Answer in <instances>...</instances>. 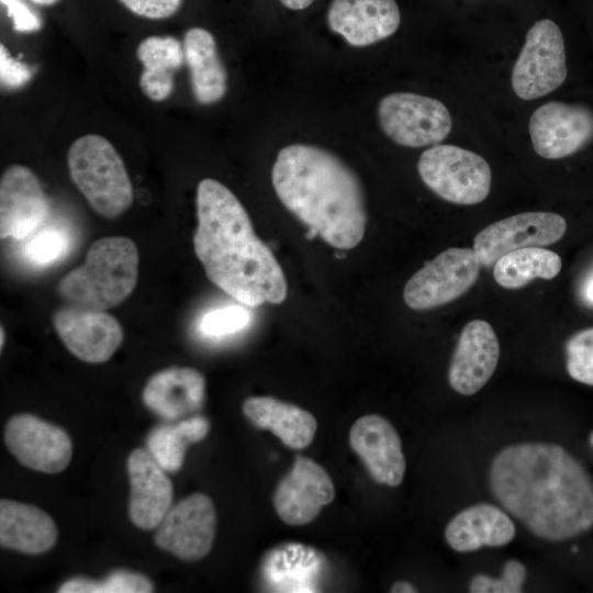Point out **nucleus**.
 Instances as JSON below:
<instances>
[{
  "label": "nucleus",
  "instance_id": "f257e3e1",
  "mask_svg": "<svg viewBox=\"0 0 593 593\" xmlns=\"http://www.w3.org/2000/svg\"><path fill=\"white\" fill-rule=\"evenodd\" d=\"M489 485L500 505L539 538L564 541L593 527V482L560 445L503 448L491 462Z\"/></svg>",
  "mask_w": 593,
  "mask_h": 593
},
{
  "label": "nucleus",
  "instance_id": "f03ea898",
  "mask_svg": "<svg viewBox=\"0 0 593 593\" xmlns=\"http://www.w3.org/2000/svg\"><path fill=\"white\" fill-rule=\"evenodd\" d=\"M195 206L193 247L208 279L246 306L283 302L288 290L283 270L257 237L236 195L205 178L197 187Z\"/></svg>",
  "mask_w": 593,
  "mask_h": 593
},
{
  "label": "nucleus",
  "instance_id": "7ed1b4c3",
  "mask_svg": "<svg viewBox=\"0 0 593 593\" xmlns=\"http://www.w3.org/2000/svg\"><path fill=\"white\" fill-rule=\"evenodd\" d=\"M271 181L282 204L313 236L337 249L362 240L367 211L361 183L340 158L307 144H291L277 155Z\"/></svg>",
  "mask_w": 593,
  "mask_h": 593
},
{
  "label": "nucleus",
  "instance_id": "20e7f679",
  "mask_svg": "<svg viewBox=\"0 0 593 593\" xmlns=\"http://www.w3.org/2000/svg\"><path fill=\"white\" fill-rule=\"evenodd\" d=\"M137 277L135 243L124 236H107L92 243L85 262L63 277L57 291L70 305L105 311L131 295Z\"/></svg>",
  "mask_w": 593,
  "mask_h": 593
},
{
  "label": "nucleus",
  "instance_id": "39448f33",
  "mask_svg": "<svg viewBox=\"0 0 593 593\" xmlns=\"http://www.w3.org/2000/svg\"><path fill=\"white\" fill-rule=\"evenodd\" d=\"M67 167L74 184L99 215L118 217L133 203L125 164L105 137L87 134L77 138L68 149Z\"/></svg>",
  "mask_w": 593,
  "mask_h": 593
},
{
  "label": "nucleus",
  "instance_id": "423d86ee",
  "mask_svg": "<svg viewBox=\"0 0 593 593\" xmlns=\"http://www.w3.org/2000/svg\"><path fill=\"white\" fill-rule=\"evenodd\" d=\"M418 174L441 199L462 205L482 202L491 189V168L477 153L455 146L434 145L422 153Z\"/></svg>",
  "mask_w": 593,
  "mask_h": 593
},
{
  "label": "nucleus",
  "instance_id": "0eeeda50",
  "mask_svg": "<svg viewBox=\"0 0 593 593\" xmlns=\"http://www.w3.org/2000/svg\"><path fill=\"white\" fill-rule=\"evenodd\" d=\"M568 75L561 30L551 20L533 24L512 71V87L523 100L541 98L560 87Z\"/></svg>",
  "mask_w": 593,
  "mask_h": 593
},
{
  "label": "nucleus",
  "instance_id": "6e6552de",
  "mask_svg": "<svg viewBox=\"0 0 593 593\" xmlns=\"http://www.w3.org/2000/svg\"><path fill=\"white\" fill-rule=\"evenodd\" d=\"M377 112L385 135L406 147L436 145L452 127L451 115L443 102L412 92L383 97Z\"/></svg>",
  "mask_w": 593,
  "mask_h": 593
},
{
  "label": "nucleus",
  "instance_id": "1a4fd4ad",
  "mask_svg": "<svg viewBox=\"0 0 593 593\" xmlns=\"http://www.w3.org/2000/svg\"><path fill=\"white\" fill-rule=\"evenodd\" d=\"M480 267L473 249L448 248L410 278L403 291L404 301L409 307L417 311L447 304L475 283Z\"/></svg>",
  "mask_w": 593,
  "mask_h": 593
},
{
  "label": "nucleus",
  "instance_id": "9d476101",
  "mask_svg": "<svg viewBox=\"0 0 593 593\" xmlns=\"http://www.w3.org/2000/svg\"><path fill=\"white\" fill-rule=\"evenodd\" d=\"M212 500L193 493L169 508L156 527L155 544L184 561H197L212 549L216 533Z\"/></svg>",
  "mask_w": 593,
  "mask_h": 593
},
{
  "label": "nucleus",
  "instance_id": "9b49d317",
  "mask_svg": "<svg viewBox=\"0 0 593 593\" xmlns=\"http://www.w3.org/2000/svg\"><path fill=\"white\" fill-rule=\"evenodd\" d=\"M566 220L552 212H524L494 222L473 239L481 266L491 267L503 255L525 247H542L562 238Z\"/></svg>",
  "mask_w": 593,
  "mask_h": 593
},
{
  "label": "nucleus",
  "instance_id": "f8f14e48",
  "mask_svg": "<svg viewBox=\"0 0 593 593\" xmlns=\"http://www.w3.org/2000/svg\"><path fill=\"white\" fill-rule=\"evenodd\" d=\"M4 443L21 465L44 473L64 471L72 457L69 434L32 414H18L8 421Z\"/></svg>",
  "mask_w": 593,
  "mask_h": 593
},
{
  "label": "nucleus",
  "instance_id": "ddd939ff",
  "mask_svg": "<svg viewBox=\"0 0 593 593\" xmlns=\"http://www.w3.org/2000/svg\"><path fill=\"white\" fill-rule=\"evenodd\" d=\"M528 130L539 156L564 158L593 139V111L581 104L547 102L534 111Z\"/></svg>",
  "mask_w": 593,
  "mask_h": 593
},
{
  "label": "nucleus",
  "instance_id": "4468645a",
  "mask_svg": "<svg viewBox=\"0 0 593 593\" xmlns=\"http://www.w3.org/2000/svg\"><path fill=\"white\" fill-rule=\"evenodd\" d=\"M49 200L29 167L12 165L0 180L1 239L21 240L32 235L46 221Z\"/></svg>",
  "mask_w": 593,
  "mask_h": 593
},
{
  "label": "nucleus",
  "instance_id": "2eb2a0df",
  "mask_svg": "<svg viewBox=\"0 0 593 593\" xmlns=\"http://www.w3.org/2000/svg\"><path fill=\"white\" fill-rule=\"evenodd\" d=\"M53 324L67 349L89 363L109 360L124 337L121 324L112 315L75 305L57 310Z\"/></svg>",
  "mask_w": 593,
  "mask_h": 593
},
{
  "label": "nucleus",
  "instance_id": "dca6fc26",
  "mask_svg": "<svg viewBox=\"0 0 593 593\" xmlns=\"http://www.w3.org/2000/svg\"><path fill=\"white\" fill-rule=\"evenodd\" d=\"M334 497L335 486L326 470L307 457L296 456L277 484L273 506L283 523L301 526L314 521Z\"/></svg>",
  "mask_w": 593,
  "mask_h": 593
},
{
  "label": "nucleus",
  "instance_id": "f3484780",
  "mask_svg": "<svg viewBox=\"0 0 593 593\" xmlns=\"http://www.w3.org/2000/svg\"><path fill=\"white\" fill-rule=\"evenodd\" d=\"M349 443L376 482L388 486L401 484L405 457L400 436L388 419L378 414L359 417L350 428Z\"/></svg>",
  "mask_w": 593,
  "mask_h": 593
},
{
  "label": "nucleus",
  "instance_id": "a211bd4d",
  "mask_svg": "<svg viewBox=\"0 0 593 593\" xmlns=\"http://www.w3.org/2000/svg\"><path fill=\"white\" fill-rule=\"evenodd\" d=\"M500 344L493 327L485 321L469 322L461 331L449 370L450 387L461 395L481 390L494 373Z\"/></svg>",
  "mask_w": 593,
  "mask_h": 593
},
{
  "label": "nucleus",
  "instance_id": "6ab92c4d",
  "mask_svg": "<svg viewBox=\"0 0 593 593\" xmlns=\"http://www.w3.org/2000/svg\"><path fill=\"white\" fill-rule=\"evenodd\" d=\"M127 473L130 518L139 529H154L171 507L174 489L168 472L146 448H136L128 456Z\"/></svg>",
  "mask_w": 593,
  "mask_h": 593
},
{
  "label": "nucleus",
  "instance_id": "aec40b11",
  "mask_svg": "<svg viewBox=\"0 0 593 593\" xmlns=\"http://www.w3.org/2000/svg\"><path fill=\"white\" fill-rule=\"evenodd\" d=\"M401 12L395 0H332L329 29L351 46L378 43L396 32Z\"/></svg>",
  "mask_w": 593,
  "mask_h": 593
},
{
  "label": "nucleus",
  "instance_id": "412c9836",
  "mask_svg": "<svg viewBox=\"0 0 593 593\" xmlns=\"http://www.w3.org/2000/svg\"><path fill=\"white\" fill-rule=\"evenodd\" d=\"M142 398L152 412L176 421L201 410L205 400V379L193 368L170 367L148 379Z\"/></svg>",
  "mask_w": 593,
  "mask_h": 593
},
{
  "label": "nucleus",
  "instance_id": "4be33fe9",
  "mask_svg": "<svg viewBox=\"0 0 593 593\" xmlns=\"http://www.w3.org/2000/svg\"><path fill=\"white\" fill-rule=\"evenodd\" d=\"M511 517L500 507L479 503L455 515L445 528L447 544L458 552H471L482 547H502L515 537Z\"/></svg>",
  "mask_w": 593,
  "mask_h": 593
},
{
  "label": "nucleus",
  "instance_id": "5701e85b",
  "mask_svg": "<svg viewBox=\"0 0 593 593\" xmlns=\"http://www.w3.org/2000/svg\"><path fill=\"white\" fill-rule=\"evenodd\" d=\"M58 537L53 518L26 503L0 501V545L27 555L51 550Z\"/></svg>",
  "mask_w": 593,
  "mask_h": 593
},
{
  "label": "nucleus",
  "instance_id": "b1692460",
  "mask_svg": "<svg viewBox=\"0 0 593 593\" xmlns=\"http://www.w3.org/2000/svg\"><path fill=\"white\" fill-rule=\"evenodd\" d=\"M243 413L254 426L270 430L292 449L311 445L317 429V422L309 411L271 396L247 398Z\"/></svg>",
  "mask_w": 593,
  "mask_h": 593
},
{
  "label": "nucleus",
  "instance_id": "393cba45",
  "mask_svg": "<svg viewBox=\"0 0 593 593\" xmlns=\"http://www.w3.org/2000/svg\"><path fill=\"white\" fill-rule=\"evenodd\" d=\"M183 52L195 100L203 105L219 102L227 91V74L212 33L199 26L187 30Z\"/></svg>",
  "mask_w": 593,
  "mask_h": 593
},
{
  "label": "nucleus",
  "instance_id": "a878e982",
  "mask_svg": "<svg viewBox=\"0 0 593 593\" xmlns=\"http://www.w3.org/2000/svg\"><path fill=\"white\" fill-rule=\"evenodd\" d=\"M136 57L143 65L138 79L142 92L155 102L168 99L174 91V72L184 61L183 44L171 35H150L138 43Z\"/></svg>",
  "mask_w": 593,
  "mask_h": 593
},
{
  "label": "nucleus",
  "instance_id": "bb28decb",
  "mask_svg": "<svg viewBox=\"0 0 593 593\" xmlns=\"http://www.w3.org/2000/svg\"><path fill=\"white\" fill-rule=\"evenodd\" d=\"M209 430L210 422L201 415L161 424L148 434L146 449L168 473H175L182 468L187 448L203 440Z\"/></svg>",
  "mask_w": 593,
  "mask_h": 593
},
{
  "label": "nucleus",
  "instance_id": "cd10ccee",
  "mask_svg": "<svg viewBox=\"0 0 593 593\" xmlns=\"http://www.w3.org/2000/svg\"><path fill=\"white\" fill-rule=\"evenodd\" d=\"M561 266L558 254L542 247H525L499 258L493 265V277L503 288L519 289L536 278H555Z\"/></svg>",
  "mask_w": 593,
  "mask_h": 593
},
{
  "label": "nucleus",
  "instance_id": "c85d7f7f",
  "mask_svg": "<svg viewBox=\"0 0 593 593\" xmlns=\"http://www.w3.org/2000/svg\"><path fill=\"white\" fill-rule=\"evenodd\" d=\"M154 591L153 582L144 574L119 570L103 580L72 578L58 589L59 593H149Z\"/></svg>",
  "mask_w": 593,
  "mask_h": 593
},
{
  "label": "nucleus",
  "instance_id": "c756f323",
  "mask_svg": "<svg viewBox=\"0 0 593 593\" xmlns=\"http://www.w3.org/2000/svg\"><path fill=\"white\" fill-rule=\"evenodd\" d=\"M566 366L578 382L593 385V327L573 334L566 344Z\"/></svg>",
  "mask_w": 593,
  "mask_h": 593
},
{
  "label": "nucleus",
  "instance_id": "7c9ffc66",
  "mask_svg": "<svg viewBox=\"0 0 593 593\" xmlns=\"http://www.w3.org/2000/svg\"><path fill=\"white\" fill-rule=\"evenodd\" d=\"M525 566L515 559L505 562L501 578L486 574L474 575L469 584L471 593H521L526 580Z\"/></svg>",
  "mask_w": 593,
  "mask_h": 593
},
{
  "label": "nucleus",
  "instance_id": "2f4dec72",
  "mask_svg": "<svg viewBox=\"0 0 593 593\" xmlns=\"http://www.w3.org/2000/svg\"><path fill=\"white\" fill-rule=\"evenodd\" d=\"M250 321V313L242 306H227L206 313L200 324V329L209 336H223L235 333Z\"/></svg>",
  "mask_w": 593,
  "mask_h": 593
},
{
  "label": "nucleus",
  "instance_id": "473e14b6",
  "mask_svg": "<svg viewBox=\"0 0 593 593\" xmlns=\"http://www.w3.org/2000/svg\"><path fill=\"white\" fill-rule=\"evenodd\" d=\"M67 247L66 236L58 230L36 233L25 247L26 257L36 265H48L59 258Z\"/></svg>",
  "mask_w": 593,
  "mask_h": 593
},
{
  "label": "nucleus",
  "instance_id": "72a5a7b5",
  "mask_svg": "<svg viewBox=\"0 0 593 593\" xmlns=\"http://www.w3.org/2000/svg\"><path fill=\"white\" fill-rule=\"evenodd\" d=\"M33 77L32 68L10 55L7 47L0 45V80L7 89H19Z\"/></svg>",
  "mask_w": 593,
  "mask_h": 593
},
{
  "label": "nucleus",
  "instance_id": "f704fd0d",
  "mask_svg": "<svg viewBox=\"0 0 593 593\" xmlns=\"http://www.w3.org/2000/svg\"><path fill=\"white\" fill-rule=\"evenodd\" d=\"M133 14L149 19L163 20L175 15L183 0H119Z\"/></svg>",
  "mask_w": 593,
  "mask_h": 593
},
{
  "label": "nucleus",
  "instance_id": "c9c22d12",
  "mask_svg": "<svg viewBox=\"0 0 593 593\" xmlns=\"http://www.w3.org/2000/svg\"><path fill=\"white\" fill-rule=\"evenodd\" d=\"M5 7L7 15L12 21L13 30L20 33H32L41 30L42 20L22 0H0Z\"/></svg>",
  "mask_w": 593,
  "mask_h": 593
},
{
  "label": "nucleus",
  "instance_id": "e433bc0d",
  "mask_svg": "<svg viewBox=\"0 0 593 593\" xmlns=\"http://www.w3.org/2000/svg\"><path fill=\"white\" fill-rule=\"evenodd\" d=\"M314 0H280V2L290 10H303L310 7Z\"/></svg>",
  "mask_w": 593,
  "mask_h": 593
},
{
  "label": "nucleus",
  "instance_id": "4c0bfd02",
  "mask_svg": "<svg viewBox=\"0 0 593 593\" xmlns=\"http://www.w3.org/2000/svg\"><path fill=\"white\" fill-rule=\"evenodd\" d=\"M416 591L415 586L406 581L395 582L390 590L392 593H414Z\"/></svg>",
  "mask_w": 593,
  "mask_h": 593
},
{
  "label": "nucleus",
  "instance_id": "58836bf2",
  "mask_svg": "<svg viewBox=\"0 0 593 593\" xmlns=\"http://www.w3.org/2000/svg\"><path fill=\"white\" fill-rule=\"evenodd\" d=\"M33 3L35 4H38V5H43V7H49V5H54L56 4L57 2H59L60 0H31Z\"/></svg>",
  "mask_w": 593,
  "mask_h": 593
},
{
  "label": "nucleus",
  "instance_id": "ea45409f",
  "mask_svg": "<svg viewBox=\"0 0 593 593\" xmlns=\"http://www.w3.org/2000/svg\"><path fill=\"white\" fill-rule=\"evenodd\" d=\"M586 296L593 302V278L590 280L586 287Z\"/></svg>",
  "mask_w": 593,
  "mask_h": 593
},
{
  "label": "nucleus",
  "instance_id": "a19ab883",
  "mask_svg": "<svg viewBox=\"0 0 593 593\" xmlns=\"http://www.w3.org/2000/svg\"><path fill=\"white\" fill-rule=\"evenodd\" d=\"M0 335H1V338H0V347L2 348V347H3V344H4V331H3V327H2V326H1Z\"/></svg>",
  "mask_w": 593,
  "mask_h": 593
},
{
  "label": "nucleus",
  "instance_id": "79ce46f5",
  "mask_svg": "<svg viewBox=\"0 0 593 593\" xmlns=\"http://www.w3.org/2000/svg\"><path fill=\"white\" fill-rule=\"evenodd\" d=\"M590 441H591V445L593 446V433H592V435L590 437Z\"/></svg>",
  "mask_w": 593,
  "mask_h": 593
}]
</instances>
